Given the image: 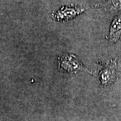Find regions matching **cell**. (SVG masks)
I'll list each match as a JSON object with an SVG mask.
<instances>
[{"mask_svg":"<svg viewBox=\"0 0 121 121\" xmlns=\"http://www.w3.org/2000/svg\"><path fill=\"white\" fill-rule=\"evenodd\" d=\"M59 69L63 72L76 73L80 70L86 71L93 74L92 72L85 67L78 57L73 54H67L59 58Z\"/></svg>","mask_w":121,"mask_h":121,"instance_id":"1","label":"cell"},{"mask_svg":"<svg viewBox=\"0 0 121 121\" xmlns=\"http://www.w3.org/2000/svg\"><path fill=\"white\" fill-rule=\"evenodd\" d=\"M98 64L102 67L99 72L100 80L102 84L104 86L111 84L116 77L117 59L112 58L107 63L99 62Z\"/></svg>","mask_w":121,"mask_h":121,"instance_id":"2","label":"cell"},{"mask_svg":"<svg viewBox=\"0 0 121 121\" xmlns=\"http://www.w3.org/2000/svg\"><path fill=\"white\" fill-rule=\"evenodd\" d=\"M86 10V9L82 6L63 7L53 13V17L58 21L69 20L81 14Z\"/></svg>","mask_w":121,"mask_h":121,"instance_id":"3","label":"cell"},{"mask_svg":"<svg viewBox=\"0 0 121 121\" xmlns=\"http://www.w3.org/2000/svg\"><path fill=\"white\" fill-rule=\"evenodd\" d=\"M121 35V13L113 19L110 25L108 39L110 43L117 42Z\"/></svg>","mask_w":121,"mask_h":121,"instance_id":"4","label":"cell"},{"mask_svg":"<svg viewBox=\"0 0 121 121\" xmlns=\"http://www.w3.org/2000/svg\"><path fill=\"white\" fill-rule=\"evenodd\" d=\"M96 7L111 13H116L121 10V0H107Z\"/></svg>","mask_w":121,"mask_h":121,"instance_id":"5","label":"cell"}]
</instances>
